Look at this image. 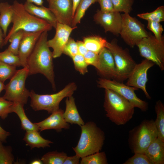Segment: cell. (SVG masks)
Listing matches in <instances>:
<instances>
[{
	"mask_svg": "<svg viewBox=\"0 0 164 164\" xmlns=\"http://www.w3.org/2000/svg\"><path fill=\"white\" fill-rule=\"evenodd\" d=\"M47 31L41 34L28 57L26 67L29 75L37 73L44 75L51 83L54 90L56 85L53 71V56L47 44Z\"/></svg>",
	"mask_w": 164,
	"mask_h": 164,
	"instance_id": "6da1fadb",
	"label": "cell"
},
{
	"mask_svg": "<svg viewBox=\"0 0 164 164\" xmlns=\"http://www.w3.org/2000/svg\"><path fill=\"white\" fill-rule=\"evenodd\" d=\"M13 14V25L8 34L4 39L5 45L11 36L19 30L27 32H44L51 30L52 26L44 20L30 14L25 9L23 4L16 0L12 5Z\"/></svg>",
	"mask_w": 164,
	"mask_h": 164,
	"instance_id": "7a4b0ae2",
	"label": "cell"
},
{
	"mask_svg": "<svg viewBox=\"0 0 164 164\" xmlns=\"http://www.w3.org/2000/svg\"><path fill=\"white\" fill-rule=\"evenodd\" d=\"M104 108L106 116L116 125H124L133 117L135 107L116 92L105 89Z\"/></svg>",
	"mask_w": 164,
	"mask_h": 164,
	"instance_id": "3957f363",
	"label": "cell"
},
{
	"mask_svg": "<svg viewBox=\"0 0 164 164\" xmlns=\"http://www.w3.org/2000/svg\"><path fill=\"white\" fill-rule=\"evenodd\" d=\"M80 127L81 135L77 144L72 147L76 154L82 158L100 152L105 139L104 132L92 121Z\"/></svg>",
	"mask_w": 164,
	"mask_h": 164,
	"instance_id": "277c9868",
	"label": "cell"
},
{
	"mask_svg": "<svg viewBox=\"0 0 164 164\" xmlns=\"http://www.w3.org/2000/svg\"><path fill=\"white\" fill-rule=\"evenodd\" d=\"M77 87L75 83L72 82L52 94H39L32 90L30 92V106L35 111L44 110L51 114L59 109L60 104L63 98L72 95Z\"/></svg>",
	"mask_w": 164,
	"mask_h": 164,
	"instance_id": "5b68a950",
	"label": "cell"
},
{
	"mask_svg": "<svg viewBox=\"0 0 164 164\" xmlns=\"http://www.w3.org/2000/svg\"><path fill=\"white\" fill-rule=\"evenodd\" d=\"M158 136L154 121L145 119L130 131L128 143L134 153H144Z\"/></svg>",
	"mask_w": 164,
	"mask_h": 164,
	"instance_id": "8992f818",
	"label": "cell"
},
{
	"mask_svg": "<svg viewBox=\"0 0 164 164\" xmlns=\"http://www.w3.org/2000/svg\"><path fill=\"white\" fill-rule=\"evenodd\" d=\"M29 75L27 67L17 70L10 81L5 85V93L2 97L5 99L23 105L27 103L30 91L25 86L26 79Z\"/></svg>",
	"mask_w": 164,
	"mask_h": 164,
	"instance_id": "52a82bcc",
	"label": "cell"
},
{
	"mask_svg": "<svg viewBox=\"0 0 164 164\" xmlns=\"http://www.w3.org/2000/svg\"><path fill=\"white\" fill-rule=\"evenodd\" d=\"M105 47L110 51L114 59L117 74L115 80L121 82L127 79L136 64L128 52L118 45L115 39L107 42Z\"/></svg>",
	"mask_w": 164,
	"mask_h": 164,
	"instance_id": "ba28073f",
	"label": "cell"
},
{
	"mask_svg": "<svg viewBox=\"0 0 164 164\" xmlns=\"http://www.w3.org/2000/svg\"><path fill=\"white\" fill-rule=\"evenodd\" d=\"M121 15L122 26L120 34L127 44L133 47L149 34L145 29L144 25L129 13Z\"/></svg>",
	"mask_w": 164,
	"mask_h": 164,
	"instance_id": "9c48e42d",
	"label": "cell"
},
{
	"mask_svg": "<svg viewBox=\"0 0 164 164\" xmlns=\"http://www.w3.org/2000/svg\"><path fill=\"white\" fill-rule=\"evenodd\" d=\"M140 55L157 65L161 70H164V39L159 41L149 34L136 45Z\"/></svg>",
	"mask_w": 164,
	"mask_h": 164,
	"instance_id": "30bf717a",
	"label": "cell"
},
{
	"mask_svg": "<svg viewBox=\"0 0 164 164\" xmlns=\"http://www.w3.org/2000/svg\"><path fill=\"white\" fill-rule=\"evenodd\" d=\"M99 87L108 89L116 92L128 100L134 107L140 109L143 111L148 109V104L145 101L138 98L135 91L138 89L114 80L99 78L97 81Z\"/></svg>",
	"mask_w": 164,
	"mask_h": 164,
	"instance_id": "8fae6325",
	"label": "cell"
},
{
	"mask_svg": "<svg viewBox=\"0 0 164 164\" xmlns=\"http://www.w3.org/2000/svg\"><path fill=\"white\" fill-rule=\"evenodd\" d=\"M154 64L153 62L146 59L140 63L136 64L127 78L126 84L127 85L142 89L149 99L151 97L146 89L147 73L149 69Z\"/></svg>",
	"mask_w": 164,
	"mask_h": 164,
	"instance_id": "7c38bea8",
	"label": "cell"
},
{
	"mask_svg": "<svg viewBox=\"0 0 164 164\" xmlns=\"http://www.w3.org/2000/svg\"><path fill=\"white\" fill-rule=\"evenodd\" d=\"M94 21L104 28L105 32L114 34H120L122 26V17L119 12H103L98 10L94 16Z\"/></svg>",
	"mask_w": 164,
	"mask_h": 164,
	"instance_id": "4fadbf2b",
	"label": "cell"
},
{
	"mask_svg": "<svg viewBox=\"0 0 164 164\" xmlns=\"http://www.w3.org/2000/svg\"><path fill=\"white\" fill-rule=\"evenodd\" d=\"M49 8L57 22L71 26L73 18L72 0H49Z\"/></svg>",
	"mask_w": 164,
	"mask_h": 164,
	"instance_id": "5bb4252c",
	"label": "cell"
},
{
	"mask_svg": "<svg viewBox=\"0 0 164 164\" xmlns=\"http://www.w3.org/2000/svg\"><path fill=\"white\" fill-rule=\"evenodd\" d=\"M77 27V26L72 27L68 25L57 22L54 36L47 41L48 46L53 49V58H58L61 55L64 47L70 38L71 32Z\"/></svg>",
	"mask_w": 164,
	"mask_h": 164,
	"instance_id": "9a60e30c",
	"label": "cell"
},
{
	"mask_svg": "<svg viewBox=\"0 0 164 164\" xmlns=\"http://www.w3.org/2000/svg\"><path fill=\"white\" fill-rule=\"evenodd\" d=\"M99 60L96 69L99 73L107 79L116 80L117 71L113 56L110 51L106 47L103 48L98 53Z\"/></svg>",
	"mask_w": 164,
	"mask_h": 164,
	"instance_id": "2e32d148",
	"label": "cell"
},
{
	"mask_svg": "<svg viewBox=\"0 0 164 164\" xmlns=\"http://www.w3.org/2000/svg\"><path fill=\"white\" fill-rule=\"evenodd\" d=\"M43 32H25L19 45L18 54L23 67H26L28 58Z\"/></svg>",
	"mask_w": 164,
	"mask_h": 164,
	"instance_id": "e0dca14e",
	"label": "cell"
},
{
	"mask_svg": "<svg viewBox=\"0 0 164 164\" xmlns=\"http://www.w3.org/2000/svg\"><path fill=\"white\" fill-rule=\"evenodd\" d=\"M63 112V110L59 108L43 121L35 123L38 126L40 132L46 130L54 129L57 132H60L63 129H68L70 125L64 120Z\"/></svg>",
	"mask_w": 164,
	"mask_h": 164,
	"instance_id": "ac0fdd59",
	"label": "cell"
},
{
	"mask_svg": "<svg viewBox=\"0 0 164 164\" xmlns=\"http://www.w3.org/2000/svg\"><path fill=\"white\" fill-rule=\"evenodd\" d=\"M26 10L33 15L42 19L56 28L57 21L54 15L49 8L42 6H38L26 1L23 4Z\"/></svg>",
	"mask_w": 164,
	"mask_h": 164,
	"instance_id": "d6986e66",
	"label": "cell"
},
{
	"mask_svg": "<svg viewBox=\"0 0 164 164\" xmlns=\"http://www.w3.org/2000/svg\"><path fill=\"white\" fill-rule=\"evenodd\" d=\"M144 154L152 164H164V141L158 137L150 145Z\"/></svg>",
	"mask_w": 164,
	"mask_h": 164,
	"instance_id": "ffe728a7",
	"label": "cell"
},
{
	"mask_svg": "<svg viewBox=\"0 0 164 164\" xmlns=\"http://www.w3.org/2000/svg\"><path fill=\"white\" fill-rule=\"evenodd\" d=\"M66 109L63 113L65 121L71 124H76L80 126L85 123L80 116L76 105L75 98L72 95L67 97Z\"/></svg>",
	"mask_w": 164,
	"mask_h": 164,
	"instance_id": "44dd1931",
	"label": "cell"
},
{
	"mask_svg": "<svg viewBox=\"0 0 164 164\" xmlns=\"http://www.w3.org/2000/svg\"><path fill=\"white\" fill-rule=\"evenodd\" d=\"M38 131L36 130L26 131L23 138L26 145L29 146L31 149L35 147L44 148L50 147V144L53 142L43 138Z\"/></svg>",
	"mask_w": 164,
	"mask_h": 164,
	"instance_id": "7402d4cb",
	"label": "cell"
},
{
	"mask_svg": "<svg viewBox=\"0 0 164 164\" xmlns=\"http://www.w3.org/2000/svg\"><path fill=\"white\" fill-rule=\"evenodd\" d=\"M13 14L12 5L8 2L0 3V26L5 38L7 36L8 28L12 22Z\"/></svg>",
	"mask_w": 164,
	"mask_h": 164,
	"instance_id": "603a6c76",
	"label": "cell"
},
{
	"mask_svg": "<svg viewBox=\"0 0 164 164\" xmlns=\"http://www.w3.org/2000/svg\"><path fill=\"white\" fill-rule=\"evenodd\" d=\"M24 105L19 103H14L12 107V112L15 113L19 117L21 122L22 129L27 131H39L38 126L32 122L26 115L23 108Z\"/></svg>",
	"mask_w": 164,
	"mask_h": 164,
	"instance_id": "cb8c5ba5",
	"label": "cell"
},
{
	"mask_svg": "<svg viewBox=\"0 0 164 164\" xmlns=\"http://www.w3.org/2000/svg\"><path fill=\"white\" fill-rule=\"evenodd\" d=\"M83 41L88 50L97 53L106 47L108 42L105 39L98 36L85 37Z\"/></svg>",
	"mask_w": 164,
	"mask_h": 164,
	"instance_id": "d4e9b609",
	"label": "cell"
},
{
	"mask_svg": "<svg viewBox=\"0 0 164 164\" xmlns=\"http://www.w3.org/2000/svg\"><path fill=\"white\" fill-rule=\"evenodd\" d=\"M155 110L156 118L154 122L158 132V137L164 141V106L160 100L156 102Z\"/></svg>",
	"mask_w": 164,
	"mask_h": 164,
	"instance_id": "484cf974",
	"label": "cell"
},
{
	"mask_svg": "<svg viewBox=\"0 0 164 164\" xmlns=\"http://www.w3.org/2000/svg\"><path fill=\"white\" fill-rule=\"evenodd\" d=\"M97 2V0H81L77 8L72 21L71 27L76 26L80 23L81 19L84 16L88 8L92 4Z\"/></svg>",
	"mask_w": 164,
	"mask_h": 164,
	"instance_id": "4316f807",
	"label": "cell"
},
{
	"mask_svg": "<svg viewBox=\"0 0 164 164\" xmlns=\"http://www.w3.org/2000/svg\"><path fill=\"white\" fill-rule=\"evenodd\" d=\"M67 156L63 152L55 151L46 153L42 157L41 160L44 164H63Z\"/></svg>",
	"mask_w": 164,
	"mask_h": 164,
	"instance_id": "83f0119b",
	"label": "cell"
},
{
	"mask_svg": "<svg viewBox=\"0 0 164 164\" xmlns=\"http://www.w3.org/2000/svg\"><path fill=\"white\" fill-rule=\"evenodd\" d=\"M137 15L139 18L148 21L160 22L164 21V6H160L152 12L138 14Z\"/></svg>",
	"mask_w": 164,
	"mask_h": 164,
	"instance_id": "f1b7e54d",
	"label": "cell"
},
{
	"mask_svg": "<svg viewBox=\"0 0 164 164\" xmlns=\"http://www.w3.org/2000/svg\"><path fill=\"white\" fill-rule=\"evenodd\" d=\"M80 164H107L108 160L104 152H98L81 158Z\"/></svg>",
	"mask_w": 164,
	"mask_h": 164,
	"instance_id": "f546056e",
	"label": "cell"
},
{
	"mask_svg": "<svg viewBox=\"0 0 164 164\" xmlns=\"http://www.w3.org/2000/svg\"><path fill=\"white\" fill-rule=\"evenodd\" d=\"M0 61L15 67L21 66L18 55L14 54L7 48L0 52Z\"/></svg>",
	"mask_w": 164,
	"mask_h": 164,
	"instance_id": "4dcf8cb0",
	"label": "cell"
},
{
	"mask_svg": "<svg viewBox=\"0 0 164 164\" xmlns=\"http://www.w3.org/2000/svg\"><path fill=\"white\" fill-rule=\"evenodd\" d=\"M23 30H19L13 33L9 39L10 44L7 48L15 55H18L19 45L25 32Z\"/></svg>",
	"mask_w": 164,
	"mask_h": 164,
	"instance_id": "1f68e13d",
	"label": "cell"
},
{
	"mask_svg": "<svg viewBox=\"0 0 164 164\" xmlns=\"http://www.w3.org/2000/svg\"><path fill=\"white\" fill-rule=\"evenodd\" d=\"M114 11L129 13L132 10L134 0H111Z\"/></svg>",
	"mask_w": 164,
	"mask_h": 164,
	"instance_id": "d6a6232c",
	"label": "cell"
},
{
	"mask_svg": "<svg viewBox=\"0 0 164 164\" xmlns=\"http://www.w3.org/2000/svg\"><path fill=\"white\" fill-rule=\"evenodd\" d=\"M17 71L16 67L0 61V81L4 83L7 80L10 79Z\"/></svg>",
	"mask_w": 164,
	"mask_h": 164,
	"instance_id": "836d02e7",
	"label": "cell"
},
{
	"mask_svg": "<svg viewBox=\"0 0 164 164\" xmlns=\"http://www.w3.org/2000/svg\"><path fill=\"white\" fill-rule=\"evenodd\" d=\"M0 141V164H12L14 161L12 148L3 145Z\"/></svg>",
	"mask_w": 164,
	"mask_h": 164,
	"instance_id": "e575fe53",
	"label": "cell"
},
{
	"mask_svg": "<svg viewBox=\"0 0 164 164\" xmlns=\"http://www.w3.org/2000/svg\"><path fill=\"white\" fill-rule=\"evenodd\" d=\"M75 69L80 73L84 75L88 72L87 66L83 56L78 53L72 58Z\"/></svg>",
	"mask_w": 164,
	"mask_h": 164,
	"instance_id": "d590c367",
	"label": "cell"
},
{
	"mask_svg": "<svg viewBox=\"0 0 164 164\" xmlns=\"http://www.w3.org/2000/svg\"><path fill=\"white\" fill-rule=\"evenodd\" d=\"M13 102L5 99L2 97H0V117L5 119L9 114L12 112Z\"/></svg>",
	"mask_w": 164,
	"mask_h": 164,
	"instance_id": "8d00e7d4",
	"label": "cell"
},
{
	"mask_svg": "<svg viewBox=\"0 0 164 164\" xmlns=\"http://www.w3.org/2000/svg\"><path fill=\"white\" fill-rule=\"evenodd\" d=\"M148 22L147 28L154 33L155 38L159 41L164 39V37L162 35L164 29L160 22L151 21Z\"/></svg>",
	"mask_w": 164,
	"mask_h": 164,
	"instance_id": "74e56055",
	"label": "cell"
},
{
	"mask_svg": "<svg viewBox=\"0 0 164 164\" xmlns=\"http://www.w3.org/2000/svg\"><path fill=\"white\" fill-rule=\"evenodd\" d=\"M124 164H152L147 157L144 153H135Z\"/></svg>",
	"mask_w": 164,
	"mask_h": 164,
	"instance_id": "f35d334b",
	"label": "cell"
},
{
	"mask_svg": "<svg viewBox=\"0 0 164 164\" xmlns=\"http://www.w3.org/2000/svg\"><path fill=\"white\" fill-rule=\"evenodd\" d=\"M63 53L72 58L78 53L77 42L70 37L64 47Z\"/></svg>",
	"mask_w": 164,
	"mask_h": 164,
	"instance_id": "ab89813d",
	"label": "cell"
},
{
	"mask_svg": "<svg viewBox=\"0 0 164 164\" xmlns=\"http://www.w3.org/2000/svg\"><path fill=\"white\" fill-rule=\"evenodd\" d=\"M83 56L88 65H92L97 68L99 60L98 53L88 50Z\"/></svg>",
	"mask_w": 164,
	"mask_h": 164,
	"instance_id": "60d3db41",
	"label": "cell"
},
{
	"mask_svg": "<svg viewBox=\"0 0 164 164\" xmlns=\"http://www.w3.org/2000/svg\"><path fill=\"white\" fill-rule=\"evenodd\" d=\"M97 2L100 5L101 11L105 12L114 11L111 0H97Z\"/></svg>",
	"mask_w": 164,
	"mask_h": 164,
	"instance_id": "b9f144b4",
	"label": "cell"
},
{
	"mask_svg": "<svg viewBox=\"0 0 164 164\" xmlns=\"http://www.w3.org/2000/svg\"><path fill=\"white\" fill-rule=\"evenodd\" d=\"M80 157L75 154L72 156L66 157L63 164H80Z\"/></svg>",
	"mask_w": 164,
	"mask_h": 164,
	"instance_id": "7bdbcfd3",
	"label": "cell"
},
{
	"mask_svg": "<svg viewBox=\"0 0 164 164\" xmlns=\"http://www.w3.org/2000/svg\"><path fill=\"white\" fill-rule=\"evenodd\" d=\"M76 42L78 53L84 56L88 50L86 47L83 41L77 40Z\"/></svg>",
	"mask_w": 164,
	"mask_h": 164,
	"instance_id": "ee69618b",
	"label": "cell"
},
{
	"mask_svg": "<svg viewBox=\"0 0 164 164\" xmlns=\"http://www.w3.org/2000/svg\"><path fill=\"white\" fill-rule=\"evenodd\" d=\"M10 135V133L3 128L0 125V141L2 142H5L7 137Z\"/></svg>",
	"mask_w": 164,
	"mask_h": 164,
	"instance_id": "f6af8a7d",
	"label": "cell"
},
{
	"mask_svg": "<svg viewBox=\"0 0 164 164\" xmlns=\"http://www.w3.org/2000/svg\"><path fill=\"white\" fill-rule=\"evenodd\" d=\"M3 31L0 26V48H2L5 45Z\"/></svg>",
	"mask_w": 164,
	"mask_h": 164,
	"instance_id": "bcb514c9",
	"label": "cell"
},
{
	"mask_svg": "<svg viewBox=\"0 0 164 164\" xmlns=\"http://www.w3.org/2000/svg\"><path fill=\"white\" fill-rule=\"evenodd\" d=\"M73 2V15L74 16L77 8L81 0H72Z\"/></svg>",
	"mask_w": 164,
	"mask_h": 164,
	"instance_id": "7dc6e473",
	"label": "cell"
},
{
	"mask_svg": "<svg viewBox=\"0 0 164 164\" xmlns=\"http://www.w3.org/2000/svg\"><path fill=\"white\" fill-rule=\"evenodd\" d=\"M47 2L49 0H46ZM26 2L34 3L38 6L43 5V0H26Z\"/></svg>",
	"mask_w": 164,
	"mask_h": 164,
	"instance_id": "c3c4849f",
	"label": "cell"
},
{
	"mask_svg": "<svg viewBox=\"0 0 164 164\" xmlns=\"http://www.w3.org/2000/svg\"><path fill=\"white\" fill-rule=\"evenodd\" d=\"M31 164H43L41 160L36 159L32 161L30 163Z\"/></svg>",
	"mask_w": 164,
	"mask_h": 164,
	"instance_id": "681fc988",
	"label": "cell"
},
{
	"mask_svg": "<svg viewBox=\"0 0 164 164\" xmlns=\"http://www.w3.org/2000/svg\"><path fill=\"white\" fill-rule=\"evenodd\" d=\"M5 85L4 83L0 81V95L1 92L3 90H5Z\"/></svg>",
	"mask_w": 164,
	"mask_h": 164,
	"instance_id": "f907efd6",
	"label": "cell"
}]
</instances>
